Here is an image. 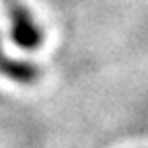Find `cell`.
Instances as JSON below:
<instances>
[{
    "mask_svg": "<svg viewBox=\"0 0 148 148\" xmlns=\"http://www.w3.org/2000/svg\"><path fill=\"white\" fill-rule=\"evenodd\" d=\"M10 21V37L23 49H37L43 43V31L23 0H2Z\"/></svg>",
    "mask_w": 148,
    "mask_h": 148,
    "instance_id": "cell-1",
    "label": "cell"
},
{
    "mask_svg": "<svg viewBox=\"0 0 148 148\" xmlns=\"http://www.w3.org/2000/svg\"><path fill=\"white\" fill-rule=\"evenodd\" d=\"M0 74L14 80V82H18V84H35L41 72L31 62L14 60L10 56H6L4 47H2V39H0Z\"/></svg>",
    "mask_w": 148,
    "mask_h": 148,
    "instance_id": "cell-2",
    "label": "cell"
}]
</instances>
